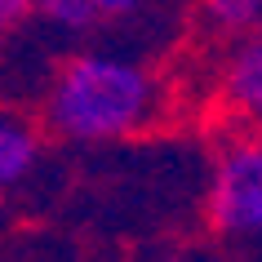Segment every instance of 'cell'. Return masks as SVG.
I'll list each match as a JSON object with an SVG mask.
<instances>
[{
	"label": "cell",
	"mask_w": 262,
	"mask_h": 262,
	"mask_svg": "<svg viewBox=\"0 0 262 262\" xmlns=\"http://www.w3.org/2000/svg\"><path fill=\"white\" fill-rule=\"evenodd\" d=\"M205 9L213 14V23H222L227 31L262 27V0H205Z\"/></svg>",
	"instance_id": "8992f818"
},
{
	"label": "cell",
	"mask_w": 262,
	"mask_h": 262,
	"mask_svg": "<svg viewBox=\"0 0 262 262\" xmlns=\"http://www.w3.org/2000/svg\"><path fill=\"white\" fill-rule=\"evenodd\" d=\"M156 0H31V9L45 27L84 36V31L120 27V23H138Z\"/></svg>",
	"instance_id": "3957f363"
},
{
	"label": "cell",
	"mask_w": 262,
	"mask_h": 262,
	"mask_svg": "<svg viewBox=\"0 0 262 262\" xmlns=\"http://www.w3.org/2000/svg\"><path fill=\"white\" fill-rule=\"evenodd\" d=\"M160 89L138 58L80 54L54 76L45 98V124L67 142L129 138L156 116Z\"/></svg>",
	"instance_id": "6da1fadb"
},
{
	"label": "cell",
	"mask_w": 262,
	"mask_h": 262,
	"mask_svg": "<svg viewBox=\"0 0 262 262\" xmlns=\"http://www.w3.org/2000/svg\"><path fill=\"white\" fill-rule=\"evenodd\" d=\"M27 14H31V0H0V31L23 23Z\"/></svg>",
	"instance_id": "52a82bcc"
},
{
	"label": "cell",
	"mask_w": 262,
	"mask_h": 262,
	"mask_svg": "<svg viewBox=\"0 0 262 262\" xmlns=\"http://www.w3.org/2000/svg\"><path fill=\"white\" fill-rule=\"evenodd\" d=\"M209 218L222 235L262 240V134L231 142L213 165Z\"/></svg>",
	"instance_id": "7a4b0ae2"
},
{
	"label": "cell",
	"mask_w": 262,
	"mask_h": 262,
	"mask_svg": "<svg viewBox=\"0 0 262 262\" xmlns=\"http://www.w3.org/2000/svg\"><path fill=\"white\" fill-rule=\"evenodd\" d=\"M36 156H40L36 129L23 116H14V111H0V191L27 178Z\"/></svg>",
	"instance_id": "5b68a950"
},
{
	"label": "cell",
	"mask_w": 262,
	"mask_h": 262,
	"mask_svg": "<svg viewBox=\"0 0 262 262\" xmlns=\"http://www.w3.org/2000/svg\"><path fill=\"white\" fill-rule=\"evenodd\" d=\"M227 102L245 120L262 124V36L245 40L227 62Z\"/></svg>",
	"instance_id": "277c9868"
}]
</instances>
